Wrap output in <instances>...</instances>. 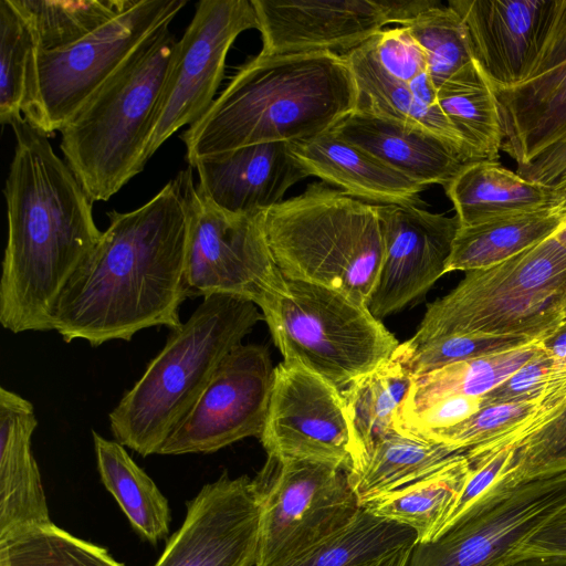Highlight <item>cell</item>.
Masks as SVG:
<instances>
[{
	"mask_svg": "<svg viewBox=\"0 0 566 566\" xmlns=\"http://www.w3.org/2000/svg\"><path fill=\"white\" fill-rule=\"evenodd\" d=\"M192 167L150 200L107 212L109 224L63 290L53 331L92 347L129 342L142 329L181 325V304L195 295L186 280Z\"/></svg>",
	"mask_w": 566,
	"mask_h": 566,
	"instance_id": "1",
	"label": "cell"
},
{
	"mask_svg": "<svg viewBox=\"0 0 566 566\" xmlns=\"http://www.w3.org/2000/svg\"><path fill=\"white\" fill-rule=\"evenodd\" d=\"M9 125L15 144L3 188L8 234L0 323L13 334L49 332L63 290L102 231L91 199L48 136L23 115Z\"/></svg>",
	"mask_w": 566,
	"mask_h": 566,
	"instance_id": "2",
	"label": "cell"
},
{
	"mask_svg": "<svg viewBox=\"0 0 566 566\" xmlns=\"http://www.w3.org/2000/svg\"><path fill=\"white\" fill-rule=\"evenodd\" d=\"M359 103L344 55L259 53L239 69L180 139L192 167L201 159L255 144L317 136L333 129Z\"/></svg>",
	"mask_w": 566,
	"mask_h": 566,
	"instance_id": "3",
	"label": "cell"
},
{
	"mask_svg": "<svg viewBox=\"0 0 566 566\" xmlns=\"http://www.w3.org/2000/svg\"><path fill=\"white\" fill-rule=\"evenodd\" d=\"M264 321L259 306L231 294H211L180 326L142 377L109 412L116 441L147 457L157 454L200 397L224 357Z\"/></svg>",
	"mask_w": 566,
	"mask_h": 566,
	"instance_id": "4",
	"label": "cell"
},
{
	"mask_svg": "<svg viewBox=\"0 0 566 566\" xmlns=\"http://www.w3.org/2000/svg\"><path fill=\"white\" fill-rule=\"evenodd\" d=\"M178 41L169 25L149 35L61 128L65 163L92 202L108 200L144 169Z\"/></svg>",
	"mask_w": 566,
	"mask_h": 566,
	"instance_id": "5",
	"label": "cell"
},
{
	"mask_svg": "<svg viewBox=\"0 0 566 566\" xmlns=\"http://www.w3.org/2000/svg\"><path fill=\"white\" fill-rule=\"evenodd\" d=\"M281 274L336 290L368 305L384 258L378 205L313 182L263 212Z\"/></svg>",
	"mask_w": 566,
	"mask_h": 566,
	"instance_id": "6",
	"label": "cell"
},
{
	"mask_svg": "<svg viewBox=\"0 0 566 566\" xmlns=\"http://www.w3.org/2000/svg\"><path fill=\"white\" fill-rule=\"evenodd\" d=\"M566 318V248L553 237L486 269L467 272L428 305L416 347L451 335L521 336L545 340Z\"/></svg>",
	"mask_w": 566,
	"mask_h": 566,
	"instance_id": "7",
	"label": "cell"
},
{
	"mask_svg": "<svg viewBox=\"0 0 566 566\" xmlns=\"http://www.w3.org/2000/svg\"><path fill=\"white\" fill-rule=\"evenodd\" d=\"M262 313L283 361L340 391L388 361L399 346L366 305L310 282L285 279Z\"/></svg>",
	"mask_w": 566,
	"mask_h": 566,
	"instance_id": "8",
	"label": "cell"
},
{
	"mask_svg": "<svg viewBox=\"0 0 566 566\" xmlns=\"http://www.w3.org/2000/svg\"><path fill=\"white\" fill-rule=\"evenodd\" d=\"M187 0H134L102 28L63 49H36L29 72L23 117L52 136L153 33L169 25Z\"/></svg>",
	"mask_w": 566,
	"mask_h": 566,
	"instance_id": "9",
	"label": "cell"
},
{
	"mask_svg": "<svg viewBox=\"0 0 566 566\" xmlns=\"http://www.w3.org/2000/svg\"><path fill=\"white\" fill-rule=\"evenodd\" d=\"M253 483L261 507L255 566H280L297 557L360 510L348 472L328 462L268 455Z\"/></svg>",
	"mask_w": 566,
	"mask_h": 566,
	"instance_id": "10",
	"label": "cell"
},
{
	"mask_svg": "<svg viewBox=\"0 0 566 566\" xmlns=\"http://www.w3.org/2000/svg\"><path fill=\"white\" fill-rule=\"evenodd\" d=\"M186 280L195 295L231 294L265 310L285 279L270 251L263 212L231 213L214 206L192 184Z\"/></svg>",
	"mask_w": 566,
	"mask_h": 566,
	"instance_id": "11",
	"label": "cell"
},
{
	"mask_svg": "<svg viewBox=\"0 0 566 566\" xmlns=\"http://www.w3.org/2000/svg\"><path fill=\"white\" fill-rule=\"evenodd\" d=\"M252 0H201L167 77L144 151V164L181 127L198 120L214 101L235 39L258 30Z\"/></svg>",
	"mask_w": 566,
	"mask_h": 566,
	"instance_id": "12",
	"label": "cell"
},
{
	"mask_svg": "<svg viewBox=\"0 0 566 566\" xmlns=\"http://www.w3.org/2000/svg\"><path fill=\"white\" fill-rule=\"evenodd\" d=\"M565 504L566 471L522 483L417 543L407 566H502Z\"/></svg>",
	"mask_w": 566,
	"mask_h": 566,
	"instance_id": "13",
	"label": "cell"
},
{
	"mask_svg": "<svg viewBox=\"0 0 566 566\" xmlns=\"http://www.w3.org/2000/svg\"><path fill=\"white\" fill-rule=\"evenodd\" d=\"M275 367L263 345L240 344L220 363L207 387L157 454L212 453L265 424Z\"/></svg>",
	"mask_w": 566,
	"mask_h": 566,
	"instance_id": "14",
	"label": "cell"
},
{
	"mask_svg": "<svg viewBox=\"0 0 566 566\" xmlns=\"http://www.w3.org/2000/svg\"><path fill=\"white\" fill-rule=\"evenodd\" d=\"M259 439L268 455L280 461L313 460L336 464L348 473L353 470L354 437L342 391L284 361L274 370Z\"/></svg>",
	"mask_w": 566,
	"mask_h": 566,
	"instance_id": "15",
	"label": "cell"
},
{
	"mask_svg": "<svg viewBox=\"0 0 566 566\" xmlns=\"http://www.w3.org/2000/svg\"><path fill=\"white\" fill-rule=\"evenodd\" d=\"M260 517L253 480L224 472L187 503L181 527L154 566H255Z\"/></svg>",
	"mask_w": 566,
	"mask_h": 566,
	"instance_id": "16",
	"label": "cell"
},
{
	"mask_svg": "<svg viewBox=\"0 0 566 566\" xmlns=\"http://www.w3.org/2000/svg\"><path fill=\"white\" fill-rule=\"evenodd\" d=\"M384 242L381 269L367 307L381 319L422 296L447 273L457 216L419 206L378 205Z\"/></svg>",
	"mask_w": 566,
	"mask_h": 566,
	"instance_id": "17",
	"label": "cell"
},
{
	"mask_svg": "<svg viewBox=\"0 0 566 566\" xmlns=\"http://www.w3.org/2000/svg\"><path fill=\"white\" fill-rule=\"evenodd\" d=\"M263 55H344L389 24L382 0H252Z\"/></svg>",
	"mask_w": 566,
	"mask_h": 566,
	"instance_id": "18",
	"label": "cell"
},
{
	"mask_svg": "<svg viewBox=\"0 0 566 566\" xmlns=\"http://www.w3.org/2000/svg\"><path fill=\"white\" fill-rule=\"evenodd\" d=\"M448 4L460 15L473 60L493 88L530 78L553 0H450Z\"/></svg>",
	"mask_w": 566,
	"mask_h": 566,
	"instance_id": "19",
	"label": "cell"
},
{
	"mask_svg": "<svg viewBox=\"0 0 566 566\" xmlns=\"http://www.w3.org/2000/svg\"><path fill=\"white\" fill-rule=\"evenodd\" d=\"M197 189L231 213H256L280 203L308 175L291 153V143L255 144L197 161Z\"/></svg>",
	"mask_w": 566,
	"mask_h": 566,
	"instance_id": "20",
	"label": "cell"
},
{
	"mask_svg": "<svg viewBox=\"0 0 566 566\" xmlns=\"http://www.w3.org/2000/svg\"><path fill=\"white\" fill-rule=\"evenodd\" d=\"M38 427L33 405L0 388V539L52 522L31 439Z\"/></svg>",
	"mask_w": 566,
	"mask_h": 566,
	"instance_id": "21",
	"label": "cell"
},
{
	"mask_svg": "<svg viewBox=\"0 0 566 566\" xmlns=\"http://www.w3.org/2000/svg\"><path fill=\"white\" fill-rule=\"evenodd\" d=\"M291 153L308 176L374 205L418 206L427 188L333 129L291 143Z\"/></svg>",
	"mask_w": 566,
	"mask_h": 566,
	"instance_id": "22",
	"label": "cell"
},
{
	"mask_svg": "<svg viewBox=\"0 0 566 566\" xmlns=\"http://www.w3.org/2000/svg\"><path fill=\"white\" fill-rule=\"evenodd\" d=\"M340 137L428 187H446L467 164L457 150L422 127L379 116L363 106L334 128Z\"/></svg>",
	"mask_w": 566,
	"mask_h": 566,
	"instance_id": "23",
	"label": "cell"
},
{
	"mask_svg": "<svg viewBox=\"0 0 566 566\" xmlns=\"http://www.w3.org/2000/svg\"><path fill=\"white\" fill-rule=\"evenodd\" d=\"M502 149L522 166L566 132V61L518 85L494 88Z\"/></svg>",
	"mask_w": 566,
	"mask_h": 566,
	"instance_id": "24",
	"label": "cell"
},
{
	"mask_svg": "<svg viewBox=\"0 0 566 566\" xmlns=\"http://www.w3.org/2000/svg\"><path fill=\"white\" fill-rule=\"evenodd\" d=\"M460 227L549 206L551 186L532 182L497 161L467 163L444 187Z\"/></svg>",
	"mask_w": 566,
	"mask_h": 566,
	"instance_id": "25",
	"label": "cell"
},
{
	"mask_svg": "<svg viewBox=\"0 0 566 566\" xmlns=\"http://www.w3.org/2000/svg\"><path fill=\"white\" fill-rule=\"evenodd\" d=\"M438 105L462 139L469 163L496 161L504 143L499 102L480 65L471 60L437 90Z\"/></svg>",
	"mask_w": 566,
	"mask_h": 566,
	"instance_id": "26",
	"label": "cell"
},
{
	"mask_svg": "<svg viewBox=\"0 0 566 566\" xmlns=\"http://www.w3.org/2000/svg\"><path fill=\"white\" fill-rule=\"evenodd\" d=\"M563 217L559 211L546 206L460 227L447 263V273L499 264L552 237Z\"/></svg>",
	"mask_w": 566,
	"mask_h": 566,
	"instance_id": "27",
	"label": "cell"
},
{
	"mask_svg": "<svg viewBox=\"0 0 566 566\" xmlns=\"http://www.w3.org/2000/svg\"><path fill=\"white\" fill-rule=\"evenodd\" d=\"M471 471L465 453L433 473L370 499L360 507L413 528L418 543L433 541L457 502Z\"/></svg>",
	"mask_w": 566,
	"mask_h": 566,
	"instance_id": "28",
	"label": "cell"
},
{
	"mask_svg": "<svg viewBox=\"0 0 566 566\" xmlns=\"http://www.w3.org/2000/svg\"><path fill=\"white\" fill-rule=\"evenodd\" d=\"M545 352L542 340L480 358L454 363L413 376L395 422L452 396H484L526 363Z\"/></svg>",
	"mask_w": 566,
	"mask_h": 566,
	"instance_id": "29",
	"label": "cell"
},
{
	"mask_svg": "<svg viewBox=\"0 0 566 566\" xmlns=\"http://www.w3.org/2000/svg\"><path fill=\"white\" fill-rule=\"evenodd\" d=\"M412 380L410 371L391 356L342 390L355 446L354 465L348 476L360 473L375 446L396 430L395 419Z\"/></svg>",
	"mask_w": 566,
	"mask_h": 566,
	"instance_id": "30",
	"label": "cell"
},
{
	"mask_svg": "<svg viewBox=\"0 0 566 566\" xmlns=\"http://www.w3.org/2000/svg\"><path fill=\"white\" fill-rule=\"evenodd\" d=\"M97 470L134 530L156 544L169 532L167 499L153 479L130 458L124 446L92 431Z\"/></svg>",
	"mask_w": 566,
	"mask_h": 566,
	"instance_id": "31",
	"label": "cell"
},
{
	"mask_svg": "<svg viewBox=\"0 0 566 566\" xmlns=\"http://www.w3.org/2000/svg\"><path fill=\"white\" fill-rule=\"evenodd\" d=\"M501 446L513 448L514 452L494 495L566 471V378L547 395L538 413Z\"/></svg>",
	"mask_w": 566,
	"mask_h": 566,
	"instance_id": "32",
	"label": "cell"
},
{
	"mask_svg": "<svg viewBox=\"0 0 566 566\" xmlns=\"http://www.w3.org/2000/svg\"><path fill=\"white\" fill-rule=\"evenodd\" d=\"M359 92V106L395 120L419 126L452 146L469 163L457 130L441 108L415 98L407 83L388 74L378 63L367 42L344 54Z\"/></svg>",
	"mask_w": 566,
	"mask_h": 566,
	"instance_id": "33",
	"label": "cell"
},
{
	"mask_svg": "<svg viewBox=\"0 0 566 566\" xmlns=\"http://www.w3.org/2000/svg\"><path fill=\"white\" fill-rule=\"evenodd\" d=\"M462 453L395 430L375 446L361 472L348 479L361 504L433 473Z\"/></svg>",
	"mask_w": 566,
	"mask_h": 566,
	"instance_id": "34",
	"label": "cell"
},
{
	"mask_svg": "<svg viewBox=\"0 0 566 566\" xmlns=\"http://www.w3.org/2000/svg\"><path fill=\"white\" fill-rule=\"evenodd\" d=\"M417 543L410 526L360 507L344 527L280 566H371Z\"/></svg>",
	"mask_w": 566,
	"mask_h": 566,
	"instance_id": "35",
	"label": "cell"
},
{
	"mask_svg": "<svg viewBox=\"0 0 566 566\" xmlns=\"http://www.w3.org/2000/svg\"><path fill=\"white\" fill-rule=\"evenodd\" d=\"M42 51L66 48L126 11L134 0H12Z\"/></svg>",
	"mask_w": 566,
	"mask_h": 566,
	"instance_id": "36",
	"label": "cell"
},
{
	"mask_svg": "<svg viewBox=\"0 0 566 566\" xmlns=\"http://www.w3.org/2000/svg\"><path fill=\"white\" fill-rule=\"evenodd\" d=\"M0 566H125L106 548L78 538L53 522L0 539Z\"/></svg>",
	"mask_w": 566,
	"mask_h": 566,
	"instance_id": "37",
	"label": "cell"
},
{
	"mask_svg": "<svg viewBox=\"0 0 566 566\" xmlns=\"http://www.w3.org/2000/svg\"><path fill=\"white\" fill-rule=\"evenodd\" d=\"M34 33L12 0H0V122L22 115L32 59Z\"/></svg>",
	"mask_w": 566,
	"mask_h": 566,
	"instance_id": "38",
	"label": "cell"
},
{
	"mask_svg": "<svg viewBox=\"0 0 566 566\" xmlns=\"http://www.w3.org/2000/svg\"><path fill=\"white\" fill-rule=\"evenodd\" d=\"M427 59L428 73L437 87L473 60L465 27L447 3H438L406 23Z\"/></svg>",
	"mask_w": 566,
	"mask_h": 566,
	"instance_id": "39",
	"label": "cell"
},
{
	"mask_svg": "<svg viewBox=\"0 0 566 566\" xmlns=\"http://www.w3.org/2000/svg\"><path fill=\"white\" fill-rule=\"evenodd\" d=\"M545 398L486 405L455 426L430 431L419 438L463 452L490 446L513 436L523 428L538 413Z\"/></svg>",
	"mask_w": 566,
	"mask_h": 566,
	"instance_id": "40",
	"label": "cell"
},
{
	"mask_svg": "<svg viewBox=\"0 0 566 566\" xmlns=\"http://www.w3.org/2000/svg\"><path fill=\"white\" fill-rule=\"evenodd\" d=\"M534 340L521 336L451 335L416 347L399 344L392 357L412 376H417L454 363L516 348Z\"/></svg>",
	"mask_w": 566,
	"mask_h": 566,
	"instance_id": "41",
	"label": "cell"
},
{
	"mask_svg": "<svg viewBox=\"0 0 566 566\" xmlns=\"http://www.w3.org/2000/svg\"><path fill=\"white\" fill-rule=\"evenodd\" d=\"M565 376L566 368L556 364L545 350L484 395L482 407L546 397Z\"/></svg>",
	"mask_w": 566,
	"mask_h": 566,
	"instance_id": "42",
	"label": "cell"
},
{
	"mask_svg": "<svg viewBox=\"0 0 566 566\" xmlns=\"http://www.w3.org/2000/svg\"><path fill=\"white\" fill-rule=\"evenodd\" d=\"M366 42L380 66L398 81L408 84L428 71L422 49L405 27L382 29Z\"/></svg>",
	"mask_w": 566,
	"mask_h": 566,
	"instance_id": "43",
	"label": "cell"
},
{
	"mask_svg": "<svg viewBox=\"0 0 566 566\" xmlns=\"http://www.w3.org/2000/svg\"><path fill=\"white\" fill-rule=\"evenodd\" d=\"M483 396H452L439 400L421 412L395 422L399 432L420 437L427 432L455 426L482 408Z\"/></svg>",
	"mask_w": 566,
	"mask_h": 566,
	"instance_id": "44",
	"label": "cell"
},
{
	"mask_svg": "<svg viewBox=\"0 0 566 566\" xmlns=\"http://www.w3.org/2000/svg\"><path fill=\"white\" fill-rule=\"evenodd\" d=\"M565 61L566 0H553L546 30L530 78H533Z\"/></svg>",
	"mask_w": 566,
	"mask_h": 566,
	"instance_id": "45",
	"label": "cell"
},
{
	"mask_svg": "<svg viewBox=\"0 0 566 566\" xmlns=\"http://www.w3.org/2000/svg\"><path fill=\"white\" fill-rule=\"evenodd\" d=\"M516 172L532 182L553 185L566 172V132L530 161L517 166Z\"/></svg>",
	"mask_w": 566,
	"mask_h": 566,
	"instance_id": "46",
	"label": "cell"
},
{
	"mask_svg": "<svg viewBox=\"0 0 566 566\" xmlns=\"http://www.w3.org/2000/svg\"><path fill=\"white\" fill-rule=\"evenodd\" d=\"M566 557V504L552 515L516 554Z\"/></svg>",
	"mask_w": 566,
	"mask_h": 566,
	"instance_id": "47",
	"label": "cell"
},
{
	"mask_svg": "<svg viewBox=\"0 0 566 566\" xmlns=\"http://www.w3.org/2000/svg\"><path fill=\"white\" fill-rule=\"evenodd\" d=\"M408 86L417 101L428 106H438L437 87L428 71L412 78Z\"/></svg>",
	"mask_w": 566,
	"mask_h": 566,
	"instance_id": "48",
	"label": "cell"
},
{
	"mask_svg": "<svg viewBox=\"0 0 566 566\" xmlns=\"http://www.w3.org/2000/svg\"><path fill=\"white\" fill-rule=\"evenodd\" d=\"M543 344L545 350L556 364L566 368V318Z\"/></svg>",
	"mask_w": 566,
	"mask_h": 566,
	"instance_id": "49",
	"label": "cell"
},
{
	"mask_svg": "<svg viewBox=\"0 0 566 566\" xmlns=\"http://www.w3.org/2000/svg\"><path fill=\"white\" fill-rule=\"evenodd\" d=\"M502 566H566V557L544 555H522Z\"/></svg>",
	"mask_w": 566,
	"mask_h": 566,
	"instance_id": "50",
	"label": "cell"
},
{
	"mask_svg": "<svg viewBox=\"0 0 566 566\" xmlns=\"http://www.w3.org/2000/svg\"><path fill=\"white\" fill-rule=\"evenodd\" d=\"M551 188L552 199L549 206L562 214H566V172L551 185Z\"/></svg>",
	"mask_w": 566,
	"mask_h": 566,
	"instance_id": "51",
	"label": "cell"
},
{
	"mask_svg": "<svg viewBox=\"0 0 566 566\" xmlns=\"http://www.w3.org/2000/svg\"><path fill=\"white\" fill-rule=\"evenodd\" d=\"M413 547L402 548L397 553L380 559L371 566H407Z\"/></svg>",
	"mask_w": 566,
	"mask_h": 566,
	"instance_id": "52",
	"label": "cell"
},
{
	"mask_svg": "<svg viewBox=\"0 0 566 566\" xmlns=\"http://www.w3.org/2000/svg\"><path fill=\"white\" fill-rule=\"evenodd\" d=\"M560 245L566 248V214H564L562 222L557 230L552 235Z\"/></svg>",
	"mask_w": 566,
	"mask_h": 566,
	"instance_id": "53",
	"label": "cell"
}]
</instances>
